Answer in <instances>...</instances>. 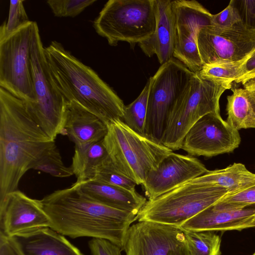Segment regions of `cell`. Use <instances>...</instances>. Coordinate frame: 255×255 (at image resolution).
Returning a JSON list of instances; mask_svg holds the SVG:
<instances>
[{
    "mask_svg": "<svg viewBox=\"0 0 255 255\" xmlns=\"http://www.w3.org/2000/svg\"><path fill=\"white\" fill-rule=\"evenodd\" d=\"M175 12V45L173 57L191 72H199L203 66L197 45L200 29L210 24L212 14L198 1L172 0Z\"/></svg>",
    "mask_w": 255,
    "mask_h": 255,
    "instance_id": "cell-12",
    "label": "cell"
},
{
    "mask_svg": "<svg viewBox=\"0 0 255 255\" xmlns=\"http://www.w3.org/2000/svg\"><path fill=\"white\" fill-rule=\"evenodd\" d=\"M227 97V123L235 129L255 128V110L244 88H231Z\"/></svg>",
    "mask_w": 255,
    "mask_h": 255,
    "instance_id": "cell-24",
    "label": "cell"
},
{
    "mask_svg": "<svg viewBox=\"0 0 255 255\" xmlns=\"http://www.w3.org/2000/svg\"><path fill=\"white\" fill-rule=\"evenodd\" d=\"M32 169L56 177H67L74 174L71 166L67 167L64 164L56 144L43 154Z\"/></svg>",
    "mask_w": 255,
    "mask_h": 255,
    "instance_id": "cell-28",
    "label": "cell"
},
{
    "mask_svg": "<svg viewBox=\"0 0 255 255\" xmlns=\"http://www.w3.org/2000/svg\"><path fill=\"white\" fill-rule=\"evenodd\" d=\"M208 170L197 158L173 151L148 174L142 184L148 199L156 198L206 173Z\"/></svg>",
    "mask_w": 255,
    "mask_h": 255,
    "instance_id": "cell-15",
    "label": "cell"
},
{
    "mask_svg": "<svg viewBox=\"0 0 255 255\" xmlns=\"http://www.w3.org/2000/svg\"><path fill=\"white\" fill-rule=\"evenodd\" d=\"M50 228L72 238L107 240L123 250L127 232L138 215L97 202L77 187L58 190L41 200Z\"/></svg>",
    "mask_w": 255,
    "mask_h": 255,
    "instance_id": "cell-2",
    "label": "cell"
},
{
    "mask_svg": "<svg viewBox=\"0 0 255 255\" xmlns=\"http://www.w3.org/2000/svg\"><path fill=\"white\" fill-rule=\"evenodd\" d=\"M255 79V49L243 65L240 74L235 81L236 83L243 85L249 81Z\"/></svg>",
    "mask_w": 255,
    "mask_h": 255,
    "instance_id": "cell-37",
    "label": "cell"
},
{
    "mask_svg": "<svg viewBox=\"0 0 255 255\" xmlns=\"http://www.w3.org/2000/svg\"><path fill=\"white\" fill-rule=\"evenodd\" d=\"M95 0H48L47 3L57 17H75Z\"/></svg>",
    "mask_w": 255,
    "mask_h": 255,
    "instance_id": "cell-32",
    "label": "cell"
},
{
    "mask_svg": "<svg viewBox=\"0 0 255 255\" xmlns=\"http://www.w3.org/2000/svg\"><path fill=\"white\" fill-rule=\"evenodd\" d=\"M33 21L0 40V87L28 104H35L30 59Z\"/></svg>",
    "mask_w": 255,
    "mask_h": 255,
    "instance_id": "cell-10",
    "label": "cell"
},
{
    "mask_svg": "<svg viewBox=\"0 0 255 255\" xmlns=\"http://www.w3.org/2000/svg\"><path fill=\"white\" fill-rule=\"evenodd\" d=\"M107 125L103 142L114 167L137 185L143 184L148 173L173 151L161 142L135 132L121 120Z\"/></svg>",
    "mask_w": 255,
    "mask_h": 255,
    "instance_id": "cell-4",
    "label": "cell"
},
{
    "mask_svg": "<svg viewBox=\"0 0 255 255\" xmlns=\"http://www.w3.org/2000/svg\"><path fill=\"white\" fill-rule=\"evenodd\" d=\"M197 45L203 65L241 60L255 49V30L209 24L200 29Z\"/></svg>",
    "mask_w": 255,
    "mask_h": 255,
    "instance_id": "cell-11",
    "label": "cell"
},
{
    "mask_svg": "<svg viewBox=\"0 0 255 255\" xmlns=\"http://www.w3.org/2000/svg\"><path fill=\"white\" fill-rule=\"evenodd\" d=\"M0 255H24L14 238L0 234Z\"/></svg>",
    "mask_w": 255,
    "mask_h": 255,
    "instance_id": "cell-36",
    "label": "cell"
},
{
    "mask_svg": "<svg viewBox=\"0 0 255 255\" xmlns=\"http://www.w3.org/2000/svg\"><path fill=\"white\" fill-rule=\"evenodd\" d=\"M233 0L244 25L255 30V0Z\"/></svg>",
    "mask_w": 255,
    "mask_h": 255,
    "instance_id": "cell-34",
    "label": "cell"
},
{
    "mask_svg": "<svg viewBox=\"0 0 255 255\" xmlns=\"http://www.w3.org/2000/svg\"><path fill=\"white\" fill-rule=\"evenodd\" d=\"M252 52L241 60L205 64L198 73L202 78L232 87V83L239 77L243 65Z\"/></svg>",
    "mask_w": 255,
    "mask_h": 255,
    "instance_id": "cell-25",
    "label": "cell"
},
{
    "mask_svg": "<svg viewBox=\"0 0 255 255\" xmlns=\"http://www.w3.org/2000/svg\"><path fill=\"white\" fill-rule=\"evenodd\" d=\"M92 255H121L122 249L112 242L103 239L93 238L89 242Z\"/></svg>",
    "mask_w": 255,
    "mask_h": 255,
    "instance_id": "cell-35",
    "label": "cell"
},
{
    "mask_svg": "<svg viewBox=\"0 0 255 255\" xmlns=\"http://www.w3.org/2000/svg\"><path fill=\"white\" fill-rule=\"evenodd\" d=\"M253 255H255V253Z\"/></svg>",
    "mask_w": 255,
    "mask_h": 255,
    "instance_id": "cell-39",
    "label": "cell"
},
{
    "mask_svg": "<svg viewBox=\"0 0 255 255\" xmlns=\"http://www.w3.org/2000/svg\"><path fill=\"white\" fill-rule=\"evenodd\" d=\"M123 250L126 255H190L180 227L148 221L130 227Z\"/></svg>",
    "mask_w": 255,
    "mask_h": 255,
    "instance_id": "cell-13",
    "label": "cell"
},
{
    "mask_svg": "<svg viewBox=\"0 0 255 255\" xmlns=\"http://www.w3.org/2000/svg\"><path fill=\"white\" fill-rule=\"evenodd\" d=\"M243 86L255 110V79L249 81Z\"/></svg>",
    "mask_w": 255,
    "mask_h": 255,
    "instance_id": "cell-38",
    "label": "cell"
},
{
    "mask_svg": "<svg viewBox=\"0 0 255 255\" xmlns=\"http://www.w3.org/2000/svg\"><path fill=\"white\" fill-rule=\"evenodd\" d=\"M93 179L131 191L135 190L137 185L133 180L117 171L110 158L98 168Z\"/></svg>",
    "mask_w": 255,
    "mask_h": 255,
    "instance_id": "cell-30",
    "label": "cell"
},
{
    "mask_svg": "<svg viewBox=\"0 0 255 255\" xmlns=\"http://www.w3.org/2000/svg\"><path fill=\"white\" fill-rule=\"evenodd\" d=\"M52 81L66 102L75 101L106 124L122 121L123 100L97 73L53 41L44 47Z\"/></svg>",
    "mask_w": 255,
    "mask_h": 255,
    "instance_id": "cell-3",
    "label": "cell"
},
{
    "mask_svg": "<svg viewBox=\"0 0 255 255\" xmlns=\"http://www.w3.org/2000/svg\"><path fill=\"white\" fill-rule=\"evenodd\" d=\"M189 182L220 186L231 193L255 184V174L247 169L244 164L234 163L222 169L208 170Z\"/></svg>",
    "mask_w": 255,
    "mask_h": 255,
    "instance_id": "cell-22",
    "label": "cell"
},
{
    "mask_svg": "<svg viewBox=\"0 0 255 255\" xmlns=\"http://www.w3.org/2000/svg\"><path fill=\"white\" fill-rule=\"evenodd\" d=\"M255 205V184L238 192L229 193L213 205L217 209L244 208Z\"/></svg>",
    "mask_w": 255,
    "mask_h": 255,
    "instance_id": "cell-31",
    "label": "cell"
},
{
    "mask_svg": "<svg viewBox=\"0 0 255 255\" xmlns=\"http://www.w3.org/2000/svg\"><path fill=\"white\" fill-rule=\"evenodd\" d=\"M194 74L173 57L148 79L146 136L160 142L169 114Z\"/></svg>",
    "mask_w": 255,
    "mask_h": 255,
    "instance_id": "cell-9",
    "label": "cell"
},
{
    "mask_svg": "<svg viewBox=\"0 0 255 255\" xmlns=\"http://www.w3.org/2000/svg\"><path fill=\"white\" fill-rule=\"evenodd\" d=\"M24 0H10L8 18L0 27V40L12 34L30 20L26 14L23 2Z\"/></svg>",
    "mask_w": 255,
    "mask_h": 255,
    "instance_id": "cell-29",
    "label": "cell"
},
{
    "mask_svg": "<svg viewBox=\"0 0 255 255\" xmlns=\"http://www.w3.org/2000/svg\"><path fill=\"white\" fill-rule=\"evenodd\" d=\"M232 88L195 73L169 114L160 142L172 151L181 149L185 135L198 120L220 113V97Z\"/></svg>",
    "mask_w": 255,
    "mask_h": 255,
    "instance_id": "cell-5",
    "label": "cell"
},
{
    "mask_svg": "<svg viewBox=\"0 0 255 255\" xmlns=\"http://www.w3.org/2000/svg\"><path fill=\"white\" fill-rule=\"evenodd\" d=\"M210 24L223 27L244 25L233 0L230 1L228 5L224 10L217 14H212Z\"/></svg>",
    "mask_w": 255,
    "mask_h": 255,
    "instance_id": "cell-33",
    "label": "cell"
},
{
    "mask_svg": "<svg viewBox=\"0 0 255 255\" xmlns=\"http://www.w3.org/2000/svg\"><path fill=\"white\" fill-rule=\"evenodd\" d=\"M239 130L220 113L208 114L198 120L184 136L181 149L191 156L212 157L233 152L239 147Z\"/></svg>",
    "mask_w": 255,
    "mask_h": 255,
    "instance_id": "cell-14",
    "label": "cell"
},
{
    "mask_svg": "<svg viewBox=\"0 0 255 255\" xmlns=\"http://www.w3.org/2000/svg\"><path fill=\"white\" fill-rule=\"evenodd\" d=\"M109 159L103 139L75 145L71 167L77 178L76 183L93 179L98 168Z\"/></svg>",
    "mask_w": 255,
    "mask_h": 255,
    "instance_id": "cell-23",
    "label": "cell"
},
{
    "mask_svg": "<svg viewBox=\"0 0 255 255\" xmlns=\"http://www.w3.org/2000/svg\"><path fill=\"white\" fill-rule=\"evenodd\" d=\"M255 227V205L244 208L220 210L211 206L201 212L180 228L186 230H241Z\"/></svg>",
    "mask_w": 255,
    "mask_h": 255,
    "instance_id": "cell-17",
    "label": "cell"
},
{
    "mask_svg": "<svg viewBox=\"0 0 255 255\" xmlns=\"http://www.w3.org/2000/svg\"><path fill=\"white\" fill-rule=\"evenodd\" d=\"M156 27L153 35L138 44L148 57L156 55L161 65L173 57L175 45V12L172 0H154Z\"/></svg>",
    "mask_w": 255,
    "mask_h": 255,
    "instance_id": "cell-18",
    "label": "cell"
},
{
    "mask_svg": "<svg viewBox=\"0 0 255 255\" xmlns=\"http://www.w3.org/2000/svg\"><path fill=\"white\" fill-rule=\"evenodd\" d=\"M96 32L112 46L127 42L134 47L154 33V0H110L93 22Z\"/></svg>",
    "mask_w": 255,
    "mask_h": 255,
    "instance_id": "cell-6",
    "label": "cell"
},
{
    "mask_svg": "<svg viewBox=\"0 0 255 255\" xmlns=\"http://www.w3.org/2000/svg\"><path fill=\"white\" fill-rule=\"evenodd\" d=\"M73 185L84 195L97 202L136 215L147 201L145 197L135 190H128L94 179L75 182Z\"/></svg>",
    "mask_w": 255,
    "mask_h": 255,
    "instance_id": "cell-20",
    "label": "cell"
},
{
    "mask_svg": "<svg viewBox=\"0 0 255 255\" xmlns=\"http://www.w3.org/2000/svg\"><path fill=\"white\" fill-rule=\"evenodd\" d=\"M181 229L187 241L190 255H220L221 239L214 231Z\"/></svg>",
    "mask_w": 255,
    "mask_h": 255,
    "instance_id": "cell-27",
    "label": "cell"
},
{
    "mask_svg": "<svg viewBox=\"0 0 255 255\" xmlns=\"http://www.w3.org/2000/svg\"><path fill=\"white\" fill-rule=\"evenodd\" d=\"M50 226L41 201L19 190L8 194L0 203V234L13 238Z\"/></svg>",
    "mask_w": 255,
    "mask_h": 255,
    "instance_id": "cell-16",
    "label": "cell"
},
{
    "mask_svg": "<svg viewBox=\"0 0 255 255\" xmlns=\"http://www.w3.org/2000/svg\"><path fill=\"white\" fill-rule=\"evenodd\" d=\"M55 144L24 102L0 88V203L18 190L23 175Z\"/></svg>",
    "mask_w": 255,
    "mask_h": 255,
    "instance_id": "cell-1",
    "label": "cell"
},
{
    "mask_svg": "<svg viewBox=\"0 0 255 255\" xmlns=\"http://www.w3.org/2000/svg\"><path fill=\"white\" fill-rule=\"evenodd\" d=\"M33 83L36 97L35 104L24 102L30 115L52 139L63 133L67 104L51 77L37 23L33 21L30 46Z\"/></svg>",
    "mask_w": 255,
    "mask_h": 255,
    "instance_id": "cell-8",
    "label": "cell"
},
{
    "mask_svg": "<svg viewBox=\"0 0 255 255\" xmlns=\"http://www.w3.org/2000/svg\"><path fill=\"white\" fill-rule=\"evenodd\" d=\"M229 193L220 186L188 182L148 199L138 214L137 220L180 227Z\"/></svg>",
    "mask_w": 255,
    "mask_h": 255,
    "instance_id": "cell-7",
    "label": "cell"
},
{
    "mask_svg": "<svg viewBox=\"0 0 255 255\" xmlns=\"http://www.w3.org/2000/svg\"><path fill=\"white\" fill-rule=\"evenodd\" d=\"M13 238L24 255H84L63 235L50 227Z\"/></svg>",
    "mask_w": 255,
    "mask_h": 255,
    "instance_id": "cell-21",
    "label": "cell"
},
{
    "mask_svg": "<svg viewBox=\"0 0 255 255\" xmlns=\"http://www.w3.org/2000/svg\"><path fill=\"white\" fill-rule=\"evenodd\" d=\"M150 82L149 79L137 98L125 106L122 121L138 134L146 136L145 126Z\"/></svg>",
    "mask_w": 255,
    "mask_h": 255,
    "instance_id": "cell-26",
    "label": "cell"
},
{
    "mask_svg": "<svg viewBox=\"0 0 255 255\" xmlns=\"http://www.w3.org/2000/svg\"><path fill=\"white\" fill-rule=\"evenodd\" d=\"M108 132L107 124L75 101L67 102L63 135L75 145L103 140Z\"/></svg>",
    "mask_w": 255,
    "mask_h": 255,
    "instance_id": "cell-19",
    "label": "cell"
}]
</instances>
